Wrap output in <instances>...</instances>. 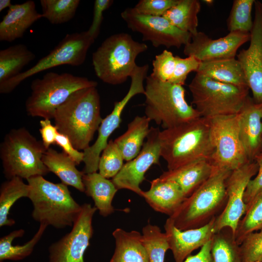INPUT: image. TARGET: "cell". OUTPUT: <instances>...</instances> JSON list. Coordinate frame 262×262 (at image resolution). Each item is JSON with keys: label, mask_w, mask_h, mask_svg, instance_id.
<instances>
[{"label": "cell", "mask_w": 262, "mask_h": 262, "mask_svg": "<svg viewBox=\"0 0 262 262\" xmlns=\"http://www.w3.org/2000/svg\"><path fill=\"white\" fill-rule=\"evenodd\" d=\"M53 118L58 131L66 136L76 149L87 148L103 120L96 87L73 93L57 109Z\"/></svg>", "instance_id": "6da1fadb"}, {"label": "cell", "mask_w": 262, "mask_h": 262, "mask_svg": "<svg viewBox=\"0 0 262 262\" xmlns=\"http://www.w3.org/2000/svg\"><path fill=\"white\" fill-rule=\"evenodd\" d=\"M161 156L171 170L200 161H211L213 149L210 136V119L200 117L159 133ZM212 162V161H211Z\"/></svg>", "instance_id": "7a4b0ae2"}, {"label": "cell", "mask_w": 262, "mask_h": 262, "mask_svg": "<svg viewBox=\"0 0 262 262\" xmlns=\"http://www.w3.org/2000/svg\"><path fill=\"white\" fill-rule=\"evenodd\" d=\"M230 172L215 166L211 176L169 217L174 225L182 230L196 229L216 218L227 203L226 181Z\"/></svg>", "instance_id": "3957f363"}, {"label": "cell", "mask_w": 262, "mask_h": 262, "mask_svg": "<svg viewBox=\"0 0 262 262\" xmlns=\"http://www.w3.org/2000/svg\"><path fill=\"white\" fill-rule=\"evenodd\" d=\"M28 197L33 210V218L40 224L62 229L72 227L82 210L73 198L66 185L51 182L42 176L27 180Z\"/></svg>", "instance_id": "277c9868"}, {"label": "cell", "mask_w": 262, "mask_h": 262, "mask_svg": "<svg viewBox=\"0 0 262 262\" xmlns=\"http://www.w3.org/2000/svg\"><path fill=\"white\" fill-rule=\"evenodd\" d=\"M147 46L134 40L126 33L113 34L105 39L92 54L95 73L103 82L118 85L131 77L137 66V57Z\"/></svg>", "instance_id": "5b68a950"}, {"label": "cell", "mask_w": 262, "mask_h": 262, "mask_svg": "<svg viewBox=\"0 0 262 262\" xmlns=\"http://www.w3.org/2000/svg\"><path fill=\"white\" fill-rule=\"evenodd\" d=\"M145 87V116L164 129L201 117L185 98L182 85L161 81L151 75Z\"/></svg>", "instance_id": "8992f818"}, {"label": "cell", "mask_w": 262, "mask_h": 262, "mask_svg": "<svg viewBox=\"0 0 262 262\" xmlns=\"http://www.w3.org/2000/svg\"><path fill=\"white\" fill-rule=\"evenodd\" d=\"M47 149L25 128L12 129L0 146L3 173L8 179L18 177L26 180L45 176L49 171L42 157Z\"/></svg>", "instance_id": "52a82bcc"}, {"label": "cell", "mask_w": 262, "mask_h": 262, "mask_svg": "<svg viewBox=\"0 0 262 262\" xmlns=\"http://www.w3.org/2000/svg\"><path fill=\"white\" fill-rule=\"evenodd\" d=\"M97 85L96 81L69 73L47 72L32 82L31 93L25 102L26 112L32 117L53 118L57 109L73 93Z\"/></svg>", "instance_id": "ba28073f"}, {"label": "cell", "mask_w": 262, "mask_h": 262, "mask_svg": "<svg viewBox=\"0 0 262 262\" xmlns=\"http://www.w3.org/2000/svg\"><path fill=\"white\" fill-rule=\"evenodd\" d=\"M192 103L202 117L211 119L239 113L249 88L227 84L196 73L189 84Z\"/></svg>", "instance_id": "9c48e42d"}, {"label": "cell", "mask_w": 262, "mask_h": 262, "mask_svg": "<svg viewBox=\"0 0 262 262\" xmlns=\"http://www.w3.org/2000/svg\"><path fill=\"white\" fill-rule=\"evenodd\" d=\"M95 40L87 31L66 34L48 55L39 59L34 66L0 84V93H11L22 82L43 71L61 65H82Z\"/></svg>", "instance_id": "30bf717a"}, {"label": "cell", "mask_w": 262, "mask_h": 262, "mask_svg": "<svg viewBox=\"0 0 262 262\" xmlns=\"http://www.w3.org/2000/svg\"><path fill=\"white\" fill-rule=\"evenodd\" d=\"M240 119L239 113L210 119L211 161L215 166L231 171L250 162L240 138Z\"/></svg>", "instance_id": "8fae6325"}, {"label": "cell", "mask_w": 262, "mask_h": 262, "mask_svg": "<svg viewBox=\"0 0 262 262\" xmlns=\"http://www.w3.org/2000/svg\"><path fill=\"white\" fill-rule=\"evenodd\" d=\"M148 65L137 66L131 76V82L126 95L119 101L114 103L112 112L103 119L98 130V135L95 142L83 151V162L84 174L96 172L100 156L107 146L108 140L113 132L119 127L122 113L128 102L135 96L145 93L144 80L147 77Z\"/></svg>", "instance_id": "7c38bea8"}, {"label": "cell", "mask_w": 262, "mask_h": 262, "mask_svg": "<svg viewBox=\"0 0 262 262\" xmlns=\"http://www.w3.org/2000/svg\"><path fill=\"white\" fill-rule=\"evenodd\" d=\"M127 27L140 33L144 41H149L155 47L180 48L191 40L192 34L173 26L163 16H151L136 12L133 8H127L121 13Z\"/></svg>", "instance_id": "4fadbf2b"}, {"label": "cell", "mask_w": 262, "mask_h": 262, "mask_svg": "<svg viewBox=\"0 0 262 262\" xmlns=\"http://www.w3.org/2000/svg\"><path fill=\"white\" fill-rule=\"evenodd\" d=\"M97 210L89 203L82 205L70 232L49 247V262H84V254L93 233L92 220Z\"/></svg>", "instance_id": "5bb4252c"}, {"label": "cell", "mask_w": 262, "mask_h": 262, "mask_svg": "<svg viewBox=\"0 0 262 262\" xmlns=\"http://www.w3.org/2000/svg\"><path fill=\"white\" fill-rule=\"evenodd\" d=\"M258 171L256 162H249L231 171L226 181L227 201L224 209L216 217L215 233L225 228L235 234L238 224L246 212L245 193L249 181Z\"/></svg>", "instance_id": "9a60e30c"}, {"label": "cell", "mask_w": 262, "mask_h": 262, "mask_svg": "<svg viewBox=\"0 0 262 262\" xmlns=\"http://www.w3.org/2000/svg\"><path fill=\"white\" fill-rule=\"evenodd\" d=\"M159 128L150 127L147 140L140 153L132 160L127 162L112 181L117 190L127 189L141 196L140 187L145 180V174L153 164H159L161 147Z\"/></svg>", "instance_id": "2e32d148"}, {"label": "cell", "mask_w": 262, "mask_h": 262, "mask_svg": "<svg viewBox=\"0 0 262 262\" xmlns=\"http://www.w3.org/2000/svg\"><path fill=\"white\" fill-rule=\"evenodd\" d=\"M255 16L250 32V44L237 58L244 71L253 100L262 104V2L255 0Z\"/></svg>", "instance_id": "e0dca14e"}, {"label": "cell", "mask_w": 262, "mask_h": 262, "mask_svg": "<svg viewBox=\"0 0 262 262\" xmlns=\"http://www.w3.org/2000/svg\"><path fill=\"white\" fill-rule=\"evenodd\" d=\"M250 39V33L229 32L223 37L212 39L205 33L198 32L184 46L183 53L200 62L235 58L239 48Z\"/></svg>", "instance_id": "ac0fdd59"}, {"label": "cell", "mask_w": 262, "mask_h": 262, "mask_svg": "<svg viewBox=\"0 0 262 262\" xmlns=\"http://www.w3.org/2000/svg\"><path fill=\"white\" fill-rule=\"evenodd\" d=\"M215 219L203 227L184 230L177 228L169 217L166 219L164 232L175 262H183L193 251L212 239L215 233Z\"/></svg>", "instance_id": "d6986e66"}, {"label": "cell", "mask_w": 262, "mask_h": 262, "mask_svg": "<svg viewBox=\"0 0 262 262\" xmlns=\"http://www.w3.org/2000/svg\"><path fill=\"white\" fill-rule=\"evenodd\" d=\"M262 104L248 96L240 112V136L250 162L262 152Z\"/></svg>", "instance_id": "ffe728a7"}, {"label": "cell", "mask_w": 262, "mask_h": 262, "mask_svg": "<svg viewBox=\"0 0 262 262\" xmlns=\"http://www.w3.org/2000/svg\"><path fill=\"white\" fill-rule=\"evenodd\" d=\"M43 18L34 1L12 5L0 22V41L11 42L21 38L35 21Z\"/></svg>", "instance_id": "44dd1931"}, {"label": "cell", "mask_w": 262, "mask_h": 262, "mask_svg": "<svg viewBox=\"0 0 262 262\" xmlns=\"http://www.w3.org/2000/svg\"><path fill=\"white\" fill-rule=\"evenodd\" d=\"M148 190L141 196L155 211L172 215L185 199L182 190L175 182L161 177L150 182Z\"/></svg>", "instance_id": "7402d4cb"}, {"label": "cell", "mask_w": 262, "mask_h": 262, "mask_svg": "<svg viewBox=\"0 0 262 262\" xmlns=\"http://www.w3.org/2000/svg\"><path fill=\"white\" fill-rule=\"evenodd\" d=\"M214 167L211 161L200 160L165 171L160 177L176 182L187 197L211 176Z\"/></svg>", "instance_id": "603a6c76"}, {"label": "cell", "mask_w": 262, "mask_h": 262, "mask_svg": "<svg viewBox=\"0 0 262 262\" xmlns=\"http://www.w3.org/2000/svg\"><path fill=\"white\" fill-rule=\"evenodd\" d=\"M112 234L115 249L110 262H149L140 232L117 228Z\"/></svg>", "instance_id": "cb8c5ba5"}, {"label": "cell", "mask_w": 262, "mask_h": 262, "mask_svg": "<svg viewBox=\"0 0 262 262\" xmlns=\"http://www.w3.org/2000/svg\"><path fill=\"white\" fill-rule=\"evenodd\" d=\"M82 181L84 193L93 199L99 213L107 217L113 213L115 209L112 201L118 190L112 181L96 172L84 173Z\"/></svg>", "instance_id": "d4e9b609"}, {"label": "cell", "mask_w": 262, "mask_h": 262, "mask_svg": "<svg viewBox=\"0 0 262 262\" xmlns=\"http://www.w3.org/2000/svg\"><path fill=\"white\" fill-rule=\"evenodd\" d=\"M42 161L49 172L58 176L63 183L84 192V173L78 170L76 163L66 153L49 147L44 153Z\"/></svg>", "instance_id": "484cf974"}, {"label": "cell", "mask_w": 262, "mask_h": 262, "mask_svg": "<svg viewBox=\"0 0 262 262\" xmlns=\"http://www.w3.org/2000/svg\"><path fill=\"white\" fill-rule=\"evenodd\" d=\"M196 73L222 83L248 87L241 65L235 58L201 62Z\"/></svg>", "instance_id": "4316f807"}, {"label": "cell", "mask_w": 262, "mask_h": 262, "mask_svg": "<svg viewBox=\"0 0 262 262\" xmlns=\"http://www.w3.org/2000/svg\"><path fill=\"white\" fill-rule=\"evenodd\" d=\"M150 122L145 115L135 116L125 132L114 140L125 161L132 160L140 153L150 131Z\"/></svg>", "instance_id": "83f0119b"}, {"label": "cell", "mask_w": 262, "mask_h": 262, "mask_svg": "<svg viewBox=\"0 0 262 262\" xmlns=\"http://www.w3.org/2000/svg\"><path fill=\"white\" fill-rule=\"evenodd\" d=\"M35 58V55L23 44L0 50V84L15 77Z\"/></svg>", "instance_id": "f1b7e54d"}, {"label": "cell", "mask_w": 262, "mask_h": 262, "mask_svg": "<svg viewBox=\"0 0 262 262\" xmlns=\"http://www.w3.org/2000/svg\"><path fill=\"white\" fill-rule=\"evenodd\" d=\"M200 9L197 0H179L163 16L179 29L194 35L198 32L197 16Z\"/></svg>", "instance_id": "f546056e"}, {"label": "cell", "mask_w": 262, "mask_h": 262, "mask_svg": "<svg viewBox=\"0 0 262 262\" xmlns=\"http://www.w3.org/2000/svg\"><path fill=\"white\" fill-rule=\"evenodd\" d=\"M29 186L22 179L15 177L2 182L0 188V227L12 226L15 224L8 215L12 206L19 199L28 197Z\"/></svg>", "instance_id": "4dcf8cb0"}, {"label": "cell", "mask_w": 262, "mask_h": 262, "mask_svg": "<svg viewBox=\"0 0 262 262\" xmlns=\"http://www.w3.org/2000/svg\"><path fill=\"white\" fill-rule=\"evenodd\" d=\"M47 227L46 225L40 224L37 231L33 237L22 245H13L12 242L15 238L21 237L24 235L25 231L23 229L13 231L1 237L0 239V262L4 260H20L30 255Z\"/></svg>", "instance_id": "1f68e13d"}, {"label": "cell", "mask_w": 262, "mask_h": 262, "mask_svg": "<svg viewBox=\"0 0 262 262\" xmlns=\"http://www.w3.org/2000/svg\"><path fill=\"white\" fill-rule=\"evenodd\" d=\"M211 262H242L240 245L229 228L216 232L212 239Z\"/></svg>", "instance_id": "d6a6232c"}, {"label": "cell", "mask_w": 262, "mask_h": 262, "mask_svg": "<svg viewBox=\"0 0 262 262\" xmlns=\"http://www.w3.org/2000/svg\"><path fill=\"white\" fill-rule=\"evenodd\" d=\"M142 237L147 250L149 262H164L165 253L169 249L165 232L155 225L148 223L142 229Z\"/></svg>", "instance_id": "836d02e7"}, {"label": "cell", "mask_w": 262, "mask_h": 262, "mask_svg": "<svg viewBox=\"0 0 262 262\" xmlns=\"http://www.w3.org/2000/svg\"><path fill=\"white\" fill-rule=\"evenodd\" d=\"M43 18L53 24L70 21L75 15L80 0H41Z\"/></svg>", "instance_id": "e575fe53"}, {"label": "cell", "mask_w": 262, "mask_h": 262, "mask_svg": "<svg viewBox=\"0 0 262 262\" xmlns=\"http://www.w3.org/2000/svg\"><path fill=\"white\" fill-rule=\"evenodd\" d=\"M262 229V191L246 207L240 220L234 237L239 245L249 234Z\"/></svg>", "instance_id": "d590c367"}, {"label": "cell", "mask_w": 262, "mask_h": 262, "mask_svg": "<svg viewBox=\"0 0 262 262\" xmlns=\"http://www.w3.org/2000/svg\"><path fill=\"white\" fill-rule=\"evenodd\" d=\"M254 0H233L227 27L229 32L250 33L253 25L251 11Z\"/></svg>", "instance_id": "8d00e7d4"}, {"label": "cell", "mask_w": 262, "mask_h": 262, "mask_svg": "<svg viewBox=\"0 0 262 262\" xmlns=\"http://www.w3.org/2000/svg\"><path fill=\"white\" fill-rule=\"evenodd\" d=\"M123 157L114 141L110 140L102 151L98 162L99 173L109 179L115 176L122 168Z\"/></svg>", "instance_id": "74e56055"}, {"label": "cell", "mask_w": 262, "mask_h": 262, "mask_svg": "<svg viewBox=\"0 0 262 262\" xmlns=\"http://www.w3.org/2000/svg\"><path fill=\"white\" fill-rule=\"evenodd\" d=\"M175 56L166 49L155 56L152 61L153 77L163 82H169L175 67Z\"/></svg>", "instance_id": "f35d334b"}, {"label": "cell", "mask_w": 262, "mask_h": 262, "mask_svg": "<svg viewBox=\"0 0 262 262\" xmlns=\"http://www.w3.org/2000/svg\"><path fill=\"white\" fill-rule=\"evenodd\" d=\"M243 262L261 261L262 259V229L247 235L240 245Z\"/></svg>", "instance_id": "ab89813d"}, {"label": "cell", "mask_w": 262, "mask_h": 262, "mask_svg": "<svg viewBox=\"0 0 262 262\" xmlns=\"http://www.w3.org/2000/svg\"><path fill=\"white\" fill-rule=\"evenodd\" d=\"M175 61L174 71L169 82L183 85L190 72H197L200 62L193 56H187L183 58L175 56Z\"/></svg>", "instance_id": "60d3db41"}, {"label": "cell", "mask_w": 262, "mask_h": 262, "mask_svg": "<svg viewBox=\"0 0 262 262\" xmlns=\"http://www.w3.org/2000/svg\"><path fill=\"white\" fill-rule=\"evenodd\" d=\"M179 0H140L133 9L138 13L151 16H163Z\"/></svg>", "instance_id": "b9f144b4"}, {"label": "cell", "mask_w": 262, "mask_h": 262, "mask_svg": "<svg viewBox=\"0 0 262 262\" xmlns=\"http://www.w3.org/2000/svg\"><path fill=\"white\" fill-rule=\"evenodd\" d=\"M112 0H95L94 3L93 16L91 24L87 31L89 35L96 39L98 36L103 19L104 12L113 4Z\"/></svg>", "instance_id": "7bdbcfd3"}, {"label": "cell", "mask_w": 262, "mask_h": 262, "mask_svg": "<svg viewBox=\"0 0 262 262\" xmlns=\"http://www.w3.org/2000/svg\"><path fill=\"white\" fill-rule=\"evenodd\" d=\"M254 161L258 165V171L255 177L249 181L245 193L246 209L254 197L262 191V152L256 157Z\"/></svg>", "instance_id": "ee69618b"}, {"label": "cell", "mask_w": 262, "mask_h": 262, "mask_svg": "<svg viewBox=\"0 0 262 262\" xmlns=\"http://www.w3.org/2000/svg\"><path fill=\"white\" fill-rule=\"evenodd\" d=\"M55 144L61 147L63 152L72 159L77 165L83 162V152L76 149L66 136L59 132L56 138Z\"/></svg>", "instance_id": "f6af8a7d"}, {"label": "cell", "mask_w": 262, "mask_h": 262, "mask_svg": "<svg viewBox=\"0 0 262 262\" xmlns=\"http://www.w3.org/2000/svg\"><path fill=\"white\" fill-rule=\"evenodd\" d=\"M39 131L42 137V142L48 149L52 144H55L56 138L59 132L55 125L51 124L49 119H44L40 121Z\"/></svg>", "instance_id": "bcb514c9"}, {"label": "cell", "mask_w": 262, "mask_h": 262, "mask_svg": "<svg viewBox=\"0 0 262 262\" xmlns=\"http://www.w3.org/2000/svg\"><path fill=\"white\" fill-rule=\"evenodd\" d=\"M212 240L203 246L195 255H189L183 262H211Z\"/></svg>", "instance_id": "7dc6e473"}, {"label": "cell", "mask_w": 262, "mask_h": 262, "mask_svg": "<svg viewBox=\"0 0 262 262\" xmlns=\"http://www.w3.org/2000/svg\"><path fill=\"white\" fill-rule=\"evenodd\" d=\"M12 5L11 0H0V12L6 8H9Z\"/></svg>", "instance_id": "c3c4849f"}, {"label": "cell", "mask_w": 262, "mask_h": 262, "mask_svg": "<svg viewBox=\"0 0 262 262\" xmlns=\"http://www.w3.org/2000/svg\"><path fill=\"white\" fill-rule=\"evenodd\" d=\"M205 2L210 4L212 3L213 2V0H205Z\"/></svg>", "instance_id": "681fc988"}, {"label": "cell", "mask_w": 262, "mask_h": 262, "mask_svg": "<svg viewBox=\"0 0 262 262\" xmlns=\"http://www.w3.org/2000/svg\"><path fill=\"white\" fill-rule=\"evenodd\" d=\"M262 262L261 261H254V262Z\"/></svg>", "instance_id": "f907efd6"}, {"label": "cell", "mask_w": 262, "mask_h": 262, "mask_svg": "<svg viewBox=\"0 0 262 262\" xmlns=\"http://www.w3.org/2000/svg\"></svg>", "instance_id": "816d5d0a"}, {"label": "cell", "mask_w": 262, "mask_h": 262, "mask_svg": "<svg viewBox=\"0 0 262 262\" xmlns=\"http://www.w3.org/2000/svg\"><path fill=\"white\" fill-rule=\"evenodd\" d=\"M261 262H262V260H261Z\"/></svg>", "instance_id": "f5cc1de1"}]
</instances>
